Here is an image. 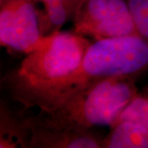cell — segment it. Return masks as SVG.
Returning <instances> with one entry per match:
<instances>
[{"label": "cell", "mask_w": 148, "mask_h": 148, "mask_svg": "<svg viewBox=\"0 0 148 148\" xmlns=\"http://www.w3.org/2000/svg\"><path fill=\"white\" fill-rule=\"evenodd\" d=\"M27 134V147L100 148L101 138L90 128L57 124L39 114L23 120Z\"/></svg>", "instance_id": "obj_6"}, {"label": "cell", "mask_w": 148, "mask_h": 148, "mask_svg": "<svg viewBox=\"0 0 148 148\" xmlns=\"http://www.w3.org/2000/svg\"><path fill=\"white\" fill-rule=\"evenodd\" d=\"M123 120L138 122L148 128V87L138 91L113 125Z\"/></svg>", "instance_id": "obj_10"}, {"label": "cell", "mask_w": 148, "mask_h": 148, "mask_svg": "<svg viewBox=\"0 0 148 148\" xmlns=\"http://www.w3.org/2000/svg\"><path fill=\"white\" fill-rule=\"evenodd\" d=\"M136 77L122 75L102 80L73 95L53 111L40 114L62 125L111 127L138 94Z\"/></svg>", "instance_id": "obj_2"}, {"label": "cell", "mask_w": 148, "mask_h": 148, "mask_svg": "<svg viewBox=\"0 0 148 148\" xmlns=\"http://www.w3.org/2000/svg\"><path fill=\"white\" fill-rule=\"evenodd\" d=\"M73 21V32L95 40L140 36L126 0H81Z\"/></svg>", "instance_id": "obj_4"}, {"label": "cell", "mask_w": 148, "mask_h": 148, "mask_svg": "<svg viewBox=\"0 0 148 148\" xmlns=\"http://www.w3.org/2000/svg\"><path fill=\"white\" fill-rule=\"evenodd\" d=\"M126 2L139 35L148 40V0H126Z\"/></svg>", "instance_id": "obj_11"}, {"label": "cell", "mask_w": 148, "mask_h": 148, "mask_svg": "<svg viewBox=\"0 0 148 148\" xmlns=\"http://www.w3.org/2000/svg\"><path fill=\"white\" fill-rule=\"evenodd\" d=\"M148 69V40L127 36L96 40L91 44L77 69L50 84L12 95L27 107L41 114L55 110L75 94L114 76L138 77Z\"/></svg>", "instance_id": "obj_1"}, {"label": "cell", "mask_w": 148, "mask_h": 148, "mask_svg": "<svg viewBox=\"0 0 148 148\" xmlns=\"http://www.w3.org/2000/svg\"><path fill=\"white\" fill-rule=\"evenodd\" d=\"M43 38L37 9L32 0H8L1 6L2 46L28 54L36 49Z\"/></svg>", "instance_id": "obj_5"}, {"label": "cell", "mask_w": 148, "mask_h": 148, "mask_svg": "<svg viewBox=\"0 0 148 148\" xmlns=\"http://www.w3.org/2000/svg\"><path fill=\"white\" fill-rule=\"evenodd\" d=\"M43 4V11L37 12L43 36L59 31L62 26L73 20L81 0H32Z\"/></svg>", "instance_id": "obj_7"}, {"label": "cell", "mask_w": 148, "mask_h": 148, "mask_svg": "<svg viewBox=\"0 0 148 148\" xmlns=\"http://www.w3.org/2000/svg\"><path fill=\"white\" fill-rule=\"evenodd\" d=\"M91 43L74 32H58L44 36L40 44L9 75L12 95L41 87L63 78L81 64Z\"/></svg>", "instance_id": "obj_3"}, {"label": "cell", "mask_w": 148, "mask_h": 148, "mask_svg": "<svg viewBox=\"0 0 148 148\" xmlns=\"http://www.w3.org/2000/svg\"><path fill=\"white\" fill-rule=\"evenodd\" d=\"M102 138V148H148V128L138 122L123 120Z\"/></svg>", "instance_id": "obj_8"}, {"label": "cell", "mask_w": 148, "mask_h": 148, "mask_svg": "<svg viewBox=\"0 0 148 148\" xmlns=\"http://www.w3.org/2000/svg\"><path fill=\"white\" fill-rule=\"evenodd\" d=\"M0 147H27V134L23 121L18 123L1 107Z\"/></svg>", "instance_id": "obj_9"}, {"label": "cell", "mask_w": 148, "mask_h": 148, "mask_svg": "<svg viewBox=\"0 0 148 148\" xmlns=\"http://www.w3.org/2000/svg\"><path fill=\"white\" fill-rule=\"evenodd\" d=\"M8 0H0V6H2L3 4H4L6 2H8Z\"/></svg>", "instance_id": "obj_12"}]
</instances>
